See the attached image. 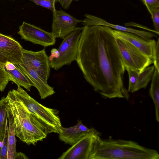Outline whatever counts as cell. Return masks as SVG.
I'll return each mask as SVG.
<instances>
[{"instance_id": "obj_2", "label": "cell", "mask_w": 159, "mask_h": 159, "mask_svg": "<svg viewBox=\"0 0 159 159\" xmlns=\"http://www.w3.org/2000/svg\"><path fill=\"white\" fill-rule=\"evenodd\" d=\"M159 159L156 150L142 146L132 140L115 139L111 137L95 141L90 159Z\"/></svg>"}, {"instance_id": "obj_19", "label": "cell", "mask_w": 159, "mask_h": 159, "mask_svg": "<svg viewBox=\"0 0 159 159\" xmlns=\"http://www.w3.org/2000/svg\"><path fill=\"white\" fill-rule=\"evenodd\" d=\"M149 95L152 99L155 109L156 121L159 122V71L155 68L152 78Z\"/></svg>"}, {"instance_id": "obj_15", "label": "cell", "mask_w": 159, "mask_h": 159, "mask_svg": "<svg viewBox=\"0 0 159 159\" xmlns=\"http://www.w3.org/2000/svg\"><path fill=\"white\" fill-rule=\"evenodd\" d=\"M155 69L154 66H148L141 72L125 68L128 72L129 84V92H135L142 89H145L151 80Z\"/></svg>"}, {"instance_id": "obj_27", "label": "cell", "mask_w": 159, "mask_h": 159, "mask_svg": "<svg viewBox=\"0 0 159 159\" xmlns=\"http://www.w3.org/2000/svg\"><path fill=\"white\" fill-rule=\"evenodd\" d=\"M74 0H57V2H58L62 7L65 9H68L72 2Z\"/></svg>"}, {"instance_id": "obj_21", "label": "cell", "mask_w": 159, "mask_h": 159, "mask_svg": "<svg viewBox=\"0 0 159 159\" xmlns=\"http://www.w3.org/2000/svg\"><path fill=\"white\" fill-rule=\"evenodd\" d=\"M8 125L7 127L3 139L0 142V159H7L8 150Z\"/></svg>"}, {"instance_id": "obj_26", "label": "cell", "mask_w": 159, "mask_h": 159, "mask_svg": "<svg viewBox=\"0 0 159 159\" xmlns=\"http://www.w3.org/2000/svg\"><path fill=\"white\" fill-rule=\"evenodd\" d=\"M150 14L155 30L159 33V9L152 11Z\"/></svg>"}, {"instance_id": "obj_28", "label": "cell", "mask_w": 159, "mask_h": 159, "mask_svg": "<svg viewBox=\"0 0 159 159\" xmlns=\"http://www.w3.org/2000/svg\"><path fill=\"white\" fill-rule=\"evenodd\" d=\"M59 55L58 49L55 48L52 49L51 51V54L48 57L49 60L50 61L54 58H57Z\"/></svg>"}, {"instance_id": "obj_31", "label": "cell", "mask_w": 159, "mask_h": 159, "mask_svg": "<svg viewBox=\"0 0 159 159\" xmlns=\"http://www.w3.org/2000/svg\"></svg>"}, {"instance_id": "obj_25", "label": "cell", "mask_w": 159, "mask_h": 159, "mask_svg": "<svg viewBox=\"0 0 159 159\" xmlns=\"http://www.w3.org/2000/svg\"><path fill=\"white\" fill-rule=\"evenodd\" d=\"M152 61L154 66L159 71V38H158L154 53Z\"/></svg>"}, {"instance_id": "obj_17", "label": "cell", "mask_w": 159, "mask_h": 159, "mask_svg": "<svg viewBox=\"0 0 159 159\" xmlns=\"http://www.w3.org/2000/svg\"><path fill=\"white\" fill-rule=\"evenodd\" d=\"M4 68L9 81L16 84L17 86H22L30 91L33 84L25 74L15 63L7 62Z\"/></svg>"}, {"instance_id": "obj_1", "label": "cell", "mask_w": 159, "mask_h": 159, "mask_svg": "<svg viewBox=\"0 0 159 159\" xmlns=\"http://www.w3.org/2000/svg\"><path fill=\"white\" fill-rule=\"evenodd\" d=\"M111 30L84 26L76 61L85 79L102 97L128 100L129 92L124 83L125 67Z\"/></svg>"}, {"instance_id": "obj_4", "label": "cell", "mask_w": 159, "mask_h": 159, "mask_svg": "<svg viewBox=\"0 0 159 159\" xmlns=\"http://www.w3.org/2000/svg\"><path fill=\"white\" fill-rule=\"evenodd\" d=\"M11 91L15 97L30 113L36 117L48 127L50 133L59 134L62 126L58 110L40 104L30 96L21 86Z\"/></svg>"}, {"instance_id": "obj_14", "label": "cell", "mask_w": 159, "mask_h": 159, "mask_svg": "<svg viewBox=\"0 0 159 159\" xmlns=\"http://www.w3.org/2000/svg\"><path fill=\"white\" fill-rule=\"evenodd\" d=\"M15 64L37 89L42 99H44L55 93L54 88L50 86L47 81L28 65L21 61Z\"/></svg>"}, {"instance_id": "obj_5", "label": "cell", "mask_w": 159, "mask_h": 159, "mask_svg": "<svg viewBox=\"0 0 159 159\" xmlns=\"http://www.w3.org/2000/svg\"><path fill=\"white\" fill-rule=\"evenodd\" d=\"M82 29L73 31L63 39L58 49V57L49 61L50 68L57 70L63 66L70 65L73 61H76Z\"/></svg>"}, {"instance_id": "obj_16", "label": "cell", "mask_w": 159, "mask_h": 159, "mask_svg": "<svg viewBox=\"0 0 159 159\" xmlns=\"http://www.w3.org/2000/svg\"><path fill=\"white\" fill-rule=\"evenodd\" d=\"M95 130L93 128H88L81 120H79L73 127L65 128L61 126L59 134V139L65 144L72 146L85 135Z\"/></svg>"}, {"instance_id": "obj_11", "label": "cell", "mask_w": 159, "mask_h": 159, "mask_svg": "<svg viewBox=\"0 0 159 159\" xmlns=\"http://www.w3.org/2000/svg\"><path fill=\"white\" fill-rule=\"evenodd\" d=\"M23 47L12 37L0 33V63L21 61Z\"/></svg>"}, {"instance_id": "obj_10", "label": "cell", "mask_w": 159, "mask_h": 159, "mask_svg": "<svg viewBox=\"0 0 159 159\" xmlns=\"http://www.w3.org/2000/svg\"><path fill=\"white\" fill-rule=\"evenodd\" d=\"M21 61L28 65L45 81H47L50 76V67L48 57L44 48L37 52L23 48Z\"/></svg>"}, {"instance_id": "obj_29", "label": "cell", "mask_w": 159, "mask_h": 159, "mask_svg": "<svg viewBox=\"0 0 159 159\" xmlns=\"http://www.w3.org/2000/svg\"><path fill=\"white\" fill-rule=\"evenodd\" d=\"M28 157L21 152H17L15 159H27Z\"/></svg>"}, {"instance_id": "obj_12", "label": "cell", "mask_w": 159, "mask_h": 159, "mask_svg": "<svg viewBox=\"0 0 159 159\" xmlns=\"http://www.w3.org/2000/svg\"><path fill=\"white\" fill-rule=\"evenodd\" d=\"M111 30L116 38L122 39L129 42L152 61L157 42L155 40L152 39L146 40L132 33L118 31L112 29Z\"/></svg>"}, {"instance_id": "obj_20", "label": "cell", "mask_w": 159, "mask_h": 159, "mask_svg": "<svg viewBox=\"0 0 159 159\" xmlns=\"http://www.w3.org/2000/svg\"><path fill=\"white\" fill-rule=\"evenodd\" d=\"M8 105L7 96L3 97L0 100V142L3 139L8 125Z\"/></svg>"}, {"instance_id": "obj_6", "label": "cell", "mask_w": 159, "mask_h": 159, "mask_svg": "<svg viewBox=\"0 0 159 159\" xmlns=\"http://www.w3.org/2000/svg\"><path fill=\"white\" fill-rule=\"evenodd\" d=\"M116 41L125 68L140 73L153 63L151 59L129 42L119 38Z\"/></svg>"}, {"instance_id": "obj_7", "label": "cell", "mask_w": 159, "mask_h": 159, "mask_svg": "<svg viewBox=\"0 0 159 159\" xmlns=\"http://www.w3.org/2000/svg\"><path fill=\"white\" fill-rule=\"evenodd\" d=\"M52 12L51 32L56 38L63 39L73 31L83 29V27H77L83 20L77 19L61 9Z\"/></svg>"}, {"instance_id": "obj_23", "label": "cell", "mask_w": 159, "mask_h": 159, "mask_svg": "<svg viewBox=\"0 0 159 159\" xmlns=\"http://www.w3.org/2000/svg\"><path fill=\"white\" fill-rule=\"evenodd\" d=\"M5 64L0 63V91L3 92L9 81L4 68Z\"/></svg>"}, {"instance_id": "obj_18", "label": "cell", "mask_w": 159, "mask_h": 159, "mask_svg": "<svg viewBox=\"0 0 159 159\" xmlns=\"http://www.w3.org/2000/svg\"><path fill=\"white\" fill-rule=\"evenodd\" d=\"M8 144L7 159H15L17 152L16 150V139L13 117L10 107H8Z\"/></svg>"}, {"instance_id": "obj_3", "label": "cell", "mask_w": 159, "mask_h": 159, "mask_svg": "<svg viewBox=\"0 0 159 159\" xmlns=\"http://www.w3.org/2000/svg\"><path fill=\"white\" fill-rule=\"evenodd\" d=\"M7 96L13 118L16 136L28 145H35L45 138L50 133L46 125L25 109L11 90Z\"/></svg>"}, {"instance_id": "obj_30", "label": "cell", "mask_w": 159, "mask_h": 159, "mask_svg": "<svg viewBox=\"0 0 159 159\" xmlns=\"http://www.w3.org/2000/svg\"><path fill=\"white\" fill-rule=\"evenodd\" d=\"M74 0V1H79V0Z\"/></svg>"}, {"instance_id": "obj_9", "label": "cell", "mask_w": 159, "mask_h": 159, "mask_svg": "<svg viewBox=\"0 0 159 159\" xmlns=\"http://www.w3.org/2000/svg\"><path fill=\"white\" fill-rule=\"evenodd\" d=\"M18 34L26 41L45 47L54 44L56 42V38L51 32L25 22L19 27Z\"/></svg>"}, {"instance_id": "obj_22", "label": "cell", "mask_w": 159, "mask_h": 159, "mask_svg": "<svg viewBox=\"0 0 159 159\" xmlns=\"http://www.w3.org/2000/svg\"><path fill=\"white\" fill-rule=\"evenodd\" d=\"M36 5L48 9L52 12L56 10L55 3L57 0H30Z\"/></svg>"}, {"instance_id": "obj_8", "label": "cell", "mask_w": 159, "mask_h": 159, "mask_svg": "<svg viewBox=\"0 0 159 159\" xmlns=\"http://www.w3.org/2000/svg\"><path fill=\"white\" fill-rule=\"evenodd\" d=\"M100 134L96 129L87 134L72 145L59 159H90L94 145Z\"/></svg>"}, {"instance_id": "obj_24", "label": "cell", "mask_w": 159, "mask_h": 159, "mask_svg": "<svg viewBox=\"0 0 159 159\" xmlns=\"http://www.w3.org/2000/svg\"><path fill=\"white\" fill-rule=\"evenodd\" d=\"M150 13L152 11L159 9V0H141Z\"/></svg>"}, {"instance_id": "obj_13", "label": "cell", "mask_w": 159, "mask_h": 159, "mask_svg": "<svg viewBox=\"0 0 159 159\" xmlns=\"http://www.w3.org/2000/svg\"><path fill=\"white\" fill-rule=\"evenodd\" d=\"M84 16L85 18L82 22L84 26L96 25L107 26L117 30L133 33L146 40H149L153 37H157L156 34L154 33L111 23L102 18L92 15L86 14Z\"/></svg>"}]
</instances>
